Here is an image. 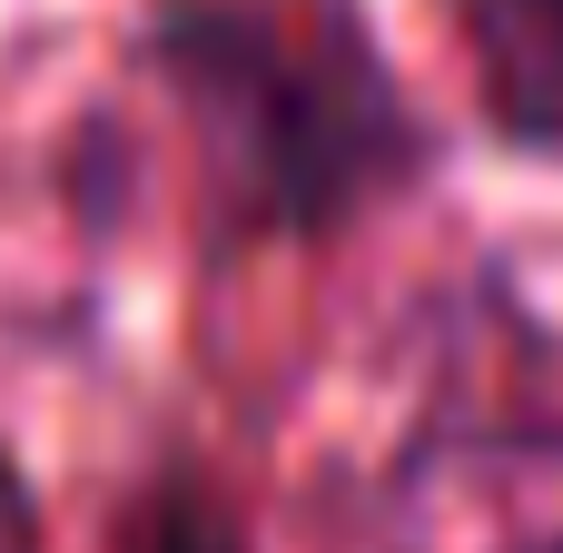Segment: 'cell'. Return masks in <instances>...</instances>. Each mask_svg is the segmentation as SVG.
Here are the masks:
<instances>
[{
	"instance_id": "obj_1",
	"label": "cell",
	"mask_w": 563,
	"mask_h": 553,
	"mask_svg": "<svg viewBox=\"0 0 563 553\" xmlns=\"http://www.w3.org/2000/svg\"><path fill=\"white\" fill-rule=\"evenodd\" d=\"M148 69L238 237H317L426 158L346 0H158Z\"/></svg>"
},
{
	"instance_id": "obj_2",
	"label": "cell",
	"mask_w": 563,
	"mask_h": 553,
	"mask_svg": "<svg viewBox=\"0 0 563 553\" xmlns=\"http://www.w3.org/2000/svg\"><path fill=\"white\" fill-rule=\"evenodd\" d=\"M485 119L563 158V0H435Z\"/></svg>"
},
{
	"instance_id": "obj_3",
	"label": "cell",
	"mask_w": 563,
	"mask_h": 553,
	"mask_svg": "<svg viewBox=\"0 0 563 553\" xmlns=\"http://www.w3.org/2000/svg\"><path fill=\"white\" fill-rule=\"evenodd\" d=\"M475 553H563V445H515L485 465Z\"/></svg>"
},
{
	"instance_id": "obj_4",
	"label": "cell",
	"mask_w": 563,
	"mask_h": 553,
	"mask_svg": "<svg viewBox=\"0 0 563 553\" xmlns=\"http://www.w3.org/2000/svg\"><path fill=\"white\" fill-rule=\"evenodd\" d=\"M109 553H247V534L228 524L218 495H198V485H158V495H139V505L119 515V544H109Z\"/></svg>"
},
{
	"instance_id": "obj_5",
	"label": "cell",
	"mask_w": 563,
	"mask_h": 553,
	"mask_svg": "<svg viewBox=\"0 0 563 553\" xmlns=\"http://www.w3.org/2000/svg\"><path fill=\"white\" fill-rule=\"evenodd\" d=\"M0 553H40V534H30V495H20L10 465H0Z\"/></svg>"
}]
</instances>
